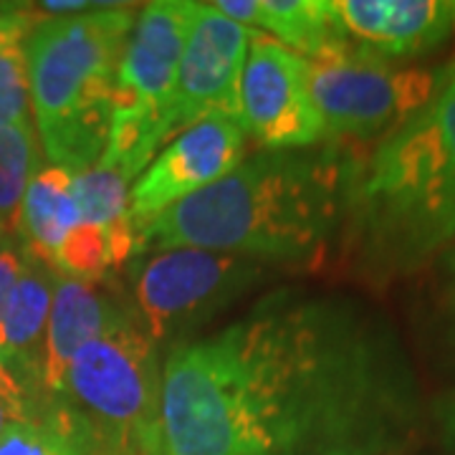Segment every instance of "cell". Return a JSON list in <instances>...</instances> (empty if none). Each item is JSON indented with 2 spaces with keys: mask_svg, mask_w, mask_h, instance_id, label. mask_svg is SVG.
Returning <instances> with one entry per match:
<instances>
[{
  "mask_svg": "<svg viewBox=\"0 0 455 455\" xmlns=\"http://www.w3.org/2000/svg\"><path fill=\"white\" fill-rule=\"evenodd\" d=\"M410 397L403 355L367 311L278 291L167 352L164 455H362Z\"/></svg>",
  "mask_w": 455,
  "mask_h": 455,
  "instance_id": "1",
  "label": "cell"
},
{
  "mask_svg": "<svg viewBox=\"0 0 455 455\" xmlns=\"http://www.w3.org/2000/svg\"><path fill=\"white\" fill-rule=\"evenodd\" d=\"M357 170L326 145L268 149L137 226V253L203 248L266 266H311L352 211Z\"/></svg>",
  "mask_w": 455,
  "mask_h": 455,
  "instance_id": "2",
  "label": "cell"
},
{
  "mask_svg": "<svg viewBox=\"0 0 455 455\" xmlns=\"http://www.w3.org/2000/svg\"><path fill=\"white\" fill-rule=\"evenodd\" d=\"M349 215L374 274L412 268L453 241L455 71H443L433 99L377 145Z\"/></svg>",
  "mask_w": 455,
  "mask_h": 455,
  "instance_id": "3",
  "label": "cell"
},
{
  "mask_svg": "<svg viewBox=\"0 0 455 455\" xmlns=\"http://www.w3.org/2000/svg\"><path fill=\"white\" fill-rule=\"evenodd\" d=\"M134 28L130 5L44 18L26 41L31 107L44 152L66 172L101 160L114 119L116 74Z\"/></svg>",
  "mask_w": 455,
  "mask_h": 455,
  "instance_id": "4",
  "label": "cell"
},
{
  "mask_svg": "<svg viewBox=\"0 0 455 455\" xmlns=\"http://www.w3.org/2000/svg\"><path fill=\"white\" fill-rule=\"evenodd\" d=\"M132 311L74 357L64 407L89 430L99 455H164L163 362Z\"/></svg>",
  "mask_w": 455,
  "mask_h": 455,
  "instance_id": "5",
  "label": "cell"
},
{
  "mask_svg": "<svg viewBox=\"0 0 455 455\" xmlns=\"http://www.w3.org/2000/svg\"><path fill=\"white\" fill-rule=\"evenodd\" d=\"M200 3L157 0L134 18L116 74L109 142L97 164L132 182L170 142L167 109Z\"/></svg>",
  "mask_w": 455,
  "mask_h": 455,
  "instance_id": "6",
  "label": "cell"
},
{
  "mask_svg": "<svg viewBox=\"0 0 455 455\" xmlns=\"http://www.w3.org/2000/svg\"><path fill=\"white\" fill-rule=\"evenodd\" d=\"M271 274L260 260L203 248L157 251L134 274V307L147 337L178 347Z\"/></svg>",
  "mask_w": 455,
  "mask_h": 455,
  "instance_id": "7",
  "label": "cell"
},
{
  "mask_svg": "<svg viewBox=\"0 0 455 455\" xmlns=\"http://www.w3.org/2000/svg\"><path fill=\"white\" fill-rule=\"evenodd\" d=\"M309 92L322 122L337 137L372 140L395 132L433 99L440 74L395 71L382 59L347 49L307 59Z\"/></svg>",
  "mask_w": 455,
  "mask_h": 455,
  "instance_id": "8",
  "label": "cell"
},
{
  "mask_svg": "<svg viewBox=\"0 0 455 455\" xmlns=\"http://www.w3.org/2000/svg\"><path fill=\"white\" fill-rule=\"evenodd\" d=\"M241 122L266 149H309L326 137L307 59L256 31L241 76Z\"/></svg>",
  "mask_w": 455,
  "mask_h": 455,
  "instance_id": "9",
  "label": "cell"
},
{
  "mask_svg": "<svg viewBox=\"0 0 455 455\" xmlns=\"http://www.w3.org/2000/svg\"><path fill=\"white\" fill-rule=\"evenodd\" d=\"M253 36V28L200 3L167 109L170 140L211 114L241 116V76Z\"/></svg>",
  "mask_w": 455,
  "mask_h": 455,
  "instance_id": "10",
  "label": "cell"
},
{
  "mask_svg": "<svg viewBox=\"0 0 455 455\" xmlns=\"http://www.w3.org/2000/svg\"><path fill=\"white\" fill-rule=\"evenodd\" d=\"M245 160L241 116L211 114L170 140L130 193V215L142 226L185 197L230 175Z\"/></svg>",
  "mask_w": 455,
  "mask_h": 455,
  "instance_id": "11",
  "label": "cell"
},
{
  "mask_svg": "<svg viewBox=\"0 0 455 455\" xmlns=\"http://www.w3.org/2000/svg\"><path fill=\"white\" fill-rule=\"evenodd\" d=\"M349 49L377 59L415 56L440 46L455 26V3L326 0Z\"/></svg>",
  "mask_w": 455,
  "mask_h": 455,
  "instance_id": "12",
  "label": "cell"
},
{
  "mask_svg": "<svg viewBox=\"0 0 455 455\" xmlns=\"http://www.w3.org/2000/svg\"><path fill=\"white\" fill-rule=\"evenodd\" d=\"M122 311L124 307L116 304L109 293L99 291L94 283L56 276L41 367V385L46 392L61 397L74 357L89 341L101 337Z\"/></svg>",
  "mask_w": 455,
  "mask_h": 455,
  "instance_id": "13",
  "label": "cell"
},
{
  "mask_svg": "<svg viewBox=\"0 0 455 455\" xmlns=\"http://www.w3.org/2000/svg\"><path fill=\"white\" fill-rule=\"evenodd\" d=\"M212 5L241 26L274 33L299 56L319 59L349 49L326 0H220Z\"/></svg>",
  "mask_w": 455,
  "mask_h": 455,
  "instance_id": "14",
  "label": "cell"
},
{
  "mask_svg": "<svg viewBox=\"0 0 455 455\" xmlns=\"http://www.w3.org/2000/svg\"><path fill=\"white\" fill-rule=\"evenodd\" d=\"M56 271L26 253V266L0 316V352L20 377H38L49 326Z\"/></svg>",
  "mask_w": 455,
  "mask_h": 455,
  "instance_id": "15",
  "label": "cell"
},
{
  "mask_svg": "<svg viewBox=\"0 0 455 455\" xmlns=\"http://www.w3.org/2000/svg\"><path fill=\"white\" fill-rule=\"evenodd\" d=\"M79 223L74 175L56 164L41 167L26 190L16 218L23 251L53 268V256Z\"/></svg>",
  "mask_w": 455,
  "mask_h": 455,
  "instance_id": "16",
  "label": "cell"
},
{
  "mask_svg": "<svg viewBox=\"0 0 455 455\" xmlns=\"http://www.w3.org/2000/svg\"><path fill=\"white\" fill-rule=\"evenodd\" d=\"M0 455H99L84 423L66 407L8 427Z\"/></svg>",
  "mask_w": 455,
  "mask_h": 455,
  "instance_id": "17",
  "label": "cell"
},
{
  "mask_svg": "<svg viewBox=\"0 0 455 455\" xmlns=\"http://www.w3.org/2000/svg\"><path fill=\"white\" fill-rule=\"evenodd\" d=\"M38 172V140L31 122L0 127V223L16 228L18 211Z\"/></svg>",
  "mask_w": 455,
  "mask_h": 455,
  "instance_id": "18",
  "label": "cell"
},
{
  "mask_svg": "<svg viewBox=\"0 0 455 455\" xmlns=\"http://www.w3.org/2000/svg\"><path fill=\"white\" fill-rule=\"evenodd\" d=\"M53 271L59 276L76 278L84 283L101 281L114 268L109 228L79 223L53 256Z\"/></svg>",
  "mask_w": 455,
  "mask_h": 455,
  "instance_id": "19",
  "label": "cell"
},
{
  "mask_svg": "<svg viewBox=\"0 0 455 455\" xmlns=\"http://www.w3.org/2000/svg\"><path fill=\"white\" fill-rule=\"evenodd\" d=\"M74 197L82 223L89 226H112L130 215V182L101 164L74 175Z\"/></svg>",
  "mask_w": 455,
  "mask_h": 455,
  "instance_id": "20",
  "label": "cell"
},
{
  "mask_svg": "<svg viewBox=\"0 0 455 455\" xmlns=\"http://www.w3.org/2000/svg\"><path fill=\"white\" fill-rule=\"evenodd\" d=\"M31 79L23 46H0V127L31 122Z\"/></svg>",
  "mask_w": 455,
  "mask_h": 455,
  "instance_id": "21",
  "label": "cell"
},
{
  "mask_svg": "<svg viewBox=\"0 0 455 455\" xmlns=\"http://www.w3.org/2000/svg\"><path fill=\"white\" fill-rule=\"evenodd\" d=\"M44 18L33 11H18L16 5H0V46H20V38Z\"/></svg>",
  "mask_w": 455,
  "mask_h": 455,
  "instance_id": "22",
  "label": "cell"
},
{
  "mask_svg": "<svg viewBox=\"0 0 455 455\" xmlns=\"http://www.w3.org/2000/svg\"><path fill=\"white\" fill-rule=\"evenodd\" d=\"M23 266H26V251H18L11 243L0 245V316L16 289L18 278L23 274Z\"/></svg>",
  "mask_w": 455,
  "mask_h": 455,
  "instance_id": "23",
  "label": "cell"
},
{
  "mask_svg": "<svg viewBox=\"0 0 455 455\" xmlns=\"http://www.w3.org/2000/svg\"><path fill=\"white\" fill-rule=\"evenodd\" d=\"M33 415H28V407L26 400H18V397H3L0 395V438L8 433V427L23 420H31Z\"/></svg>",
  "mask_w": 455,
  "mask_h": 455,
  "instance_id": "24",
  "label": "cell"
},
{
  "mask_svg": "<svg viewBox=\"0 0 455 455\" xmlns=\"http://www.w3.org/2000/svg\"><path fill=\"white\" fill-rule=\"evenodd\" d=\"M0 395L3 397H18V400H26V390L20 385V374L18 370L3 357L0 352Z\"/></svg>",
  "mask_w": 455,
  "mask_h": 455,
  "instance_id": "25",
  "label": "cell"
},
{
  "mask_svg": "<svg viewBox=\"0 0 455 455\" xmlns=\"http://www.w3.org/2000/svg\"><path fill=\"white\" fill-rule=\"evenodd\" d=\"M445 433H448V438L455 443V400L448 407V412H445Z\"/></svg>",
  "mask_w": 455,
  "mask_h": 455,
  "instance_id": "26",
  "label": "cell"
},
{
  "mask_svg": "<svg viewBox=\"0 0 455 455\" xmlns=\"http://www.w3.org/2000/svg\"><path fill=\"white\" fill-rule=\"evenodd\" d=\"M3 233H5V226L0 223V245H3Z\"/></svg>",
  "mask_w": 455,
  "mask_h": 455,
  "instance_id": "27",
  "label": "cell"
}]
</instances>
